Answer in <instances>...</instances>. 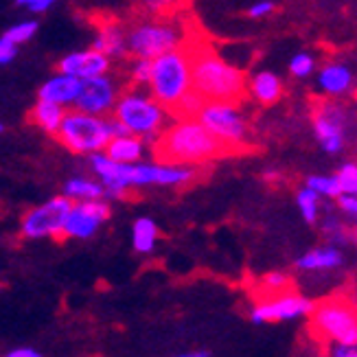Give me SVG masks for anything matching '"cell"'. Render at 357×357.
Masks as SVG:
<instances>
[{
    "label": "cell",
    "instance_id": "6da1fadb",
    "mask_svg": "<svg viewBox=\"0 0 357 357\" xmlns=\"http://www.w3.org/2000/svg\"><path fill=\"white\" fill-rule=\"evenodd\" d=\"M90 169L105 186V197H126L143 186H184L197 178L195 167L172 162H119L97 151L90 156Z\"/></svg>",
    "mask_w": 357,
    "mask_h": 357
},
{
    "label": "cell",
    "instance_id": "7a4b0ae2",
    "mask_svg": "<svg viewBox=\"0 0 357 357\" xmlns=\"http://www.w3.org/2000/svg\"><path fill=\"white\" fill-rule=\"evenodd\" d=\"M224 156H232V151L197 116L174 119L153 141V158L160 162L195 167Z\"/></svg>",
    "mask_w": 357,
    "mask_h": 357
},
{
    "label": "cell",
    "instance_id": "3957f363",
    "mask_svg": "<svg viewBox=\"0 0 357 357\" xmlns=\"http://www.w3.org/2000/svg\"><path fill=\"white\" fill-rule=\"evenodd\" d=\"M191 53L193 88L206 101H243L248 95L245 75L226 61L211 44L202 40L186 42Z\"/></svg>",
    "mask_w": 357,
    "mask_h": 357
},
{
    "label": "cell",
    "instance_id": "277c9868",
    "mask_svg": "<svg viewBox=\"0 0 357 357\" xmlns=\"http://www.w3.org/2000/svg\"><path fill=\"white\" fill-rule=\"evenodd\" d=\"M112 116L119 119L128 128V132L151 143L167 130L169 119H174L172 112L151 92L141 90V86L121 92Z\"/></svg>",
    "mask_w": 357,
    "mask_h": 357
},
{
    "label": "cell",
    "instance_id": "5b68a950",
    "mask_svg": "<svg viewBox=\"0 0 357 357\" xmlns=\"http://www.w3.org/2000/svg\"><path fill=\"white\" fill-rule=\"evenodd\" d=\"M189 90H193V70H191L189 46L169 51V53L153 59L149 92L167 107L169 112H174V107L184 99V95Z\"/></svg>",
    "mask_w": 357,
    "mask_h": 357
},
{
    "label": "cell",
    "instance_id": "8992f818",
    "mask_svg": "<svg viewBox=\"0 0 357 357\" xmlns=\"http://www.w3.org/2000/svg\"><path fill=\"white\" fill-rule=\"evenodd\" d=\"M112 136L114 134L110 119L77 110V107L66 112L64 123L57 132L59 143L68 151L79 153V156H92V153L103 151L107 143L112 141Z\"/></svg>",
    "mask_w": 357,
    "mask_h": 357
},
{
    "label": "cell",
    "instance_id": "52a82bcc",
    "mask_svg": "<svg viewBox=\"0 0 357 357\" xmlns=\"http://www.w3.org/2000/svg\"><path fill=\"white\" fill-rule=\"evenodd\" d=\"M191 38L180 22L169 20L165 15H158L153 20L136 22L128 29V46L134 57L156 59L169 51H176L184 46Z\"/></svg>",
    "mask_w": 357,
    "mask_h": 357
},
{
    "label": "cell",
    "instance_id": "ba28073f",
    "mask_svg": "<svg viewBox=\"0 0 357 357\" xmlns=\"http://www.w3.org/2000/svg\"><path fill=\"white\" fill-rule=\"evenodd\" d=\"M309 318V331L324 344H357V307L351 301L327 298Z\"/></svg>",
    "mask_w": 357,
    "mask_h": 357
},
{
    "label": "cell",
    "instance_id": "9c48e42d",
    "mask_svg": "<svg viewBox=\"0 0 357 357\" xmlns=\"http://www.w3.org/2000/svg\"><path fill=\"white\" fill-rule=\"evenodd\" d=\"M197 119L232 153L250 149V126L239 110V101H206Z\"/></svg>",
    "mask_w": 357,
    "mask_h": 357
},
{
    "label": "cell",
    "instance_id": "30bf717a",
    "mask_svg": "<svg viewBox=\"0 0 357 357\" xmlns=\"http://www.w3.org/2000/svg\"><path fill=\"white\" fill-rule=\"evenodd\" d=\"M70 208L73 199L66 195L51 197L49 202L24 213L20 222V235L24 239H59Z\"/></svg>",
    "mask_w": 357,
    "mask_h": 357
},
{
    "label": "cell",
    "instance_id": "8fae6325",
    "mask_svg": "<svg viewBox=\"0 0 357 357\" xmlns=\"http://www.w3.org/2000/svg\"><path fill=\"white\" fill-rule=\"evenodd\" d=\"M314 303L301 296L294 289L274 294V296H263L257 298L250 318L255 324H266V322H281V320H296L307 318L314 312Z\"/></svg>",
    "mask_w": 357,
    "mask_h": 357
},
{
    "label": "cell",
    "instance_id": "7c38bea8",
    "mask_svg": "<svg viewBox=\"0 0 357 357\" xmlns=\"http://www.w3.org/2000/svg\"><path fill=\"white\" fill-rule=\"evenodd\" d=\"M119 97H121L119 82L112 75L105 73V75H97V77H90V79H84L82 92H79V97H77L75 107L77 110L90 112V114L107 116L114 112Z\"/></svg>",
    "mask_w": 357,
    "mask_h": 357
},
{
    "label": "cell",
    "instance_id": "4fadbf2b",
    "mask_svg": "<svg viewBox=\"0 0 357 357\" xmlns=\"http://www.w3.org/2000/svg\"><path fill=\"white\" fill-rule=\"evenodd\" d=\"M110 217V206L105 197L101 199H86V202H73V208L66 217L64 239H90L103 222Z\"/></svg>",
    "mask_w": 357,
    "mask_h": 357
},
{
    "label": "cell",
    "instance_id": "5bb4252c",
    "mask_svg": "<svg viewBox=\"0 0 357 357\" xmlns=\"http://www.w3.org/2000/svg\"><path fill=\"white\" fill-rule=\"evenodd\" d=\"M347 112L342 105L322 101L314 112V134L327 153H340L347 138Z\"/></svg>",
    "mask_w": 357,
    "mask_h": 357
},
{
    "label": "cell",
    "instance_id": "9a60e30c",
    "mask_svg": "<svg viewBox=\"0 0 357 357\" xmlns=\"http://www.w3.org/2000/svg\"><path fill=\"white\" fill-rule=\"evenodd\" d=\"M110 68H112V59L105 53H101L99 49H95V46H90V49H84V51H73L57 61V70L79 77L82 82L90 79V77L110 73Z\"/></svg>",
    "mask_w": 357,
    "mask_h": 357
},
{
    "label": "cell",
    "instance_id": "2e32d148",
    "mask_svg": "<svg viewBox=\"0 0 357 357\" xmlns=\"http://www.w3.org/2000/svg\"><path fill=\"white\" fill-rule=\"evenodd\" d=\"M82 79L79 77H73L68 73H61L57 70L53 77H49L38 90V99H46V101H53L57 105H64V107H75L77 97L82 92Z\"/></svg>",
    "mask_w": 357,
    "mask_h": 357
},
{
    "label": "cell",
    "instance_id": "e0dca14e",
    "mask_svg": "<svg viewBox=\"0 0 357 357\" xmlns=\"http://www.w3.org/2000/svg\"><path fill=\"white\" fill-rule=\"evenodd\" d=\"M95 49H99L101 53H105L110 59L116 57H126L130 53V46H128V31L123 29L119 22H103L97 29V36L95 42H92Z\"/></svg>",
    "mask_w": 357,
    "mask_h": 357
},
{
    "label": "cell",
    "instance_id": "ac0fdd59",
    "mask_svg": "<svg viewBox=\"0 0 357 357\" xmlns=\"http://www.w3.org/2000/svg\"><path fill=\"white\" fill-rule=\"evenodd\" d=\"M318 86L329 97L347 95L353 88V70L347 64H342V61H329V64L322 66L318 75Z\"/></svg>",
    "mask_w": 357,
    "mask_h": 357
},
{
    "label": "cell",
    "instance_id": "d6986e66",
    "mask_svg": "<svg viewBox=\"0 0 357 357\" xmlns=\"http://www.w3.org/2000/svg\"><path fill=\"white\" fill-rule=\"evenodd\" d=\"M283 82L281 77L272 70H259L250 82H248V95L261 105H274L283 97Z\"/></svg>",
    "mask_w": 357,
    "mask_h": 357
},
{
    "label": "cell",
    "instance_id": "ffe728a7",
    "mask_svg": "<svg viewBox=\"0 0 357 357\" xmlns=\"http://www.w3.org/2000/svg\"><path fill=\"white\" fill-rule=\"evenodd\" d=\"M342 252L337 250L335 245H322V248H314V250L305 252L303 257L296 259V268L305 270V272H329L342 266Z\"/></svg>",
    "mask_w": 357,
    "mask_h": 357
},
{
    "label": "cell",
    "instance_id": "44dd1931",
    "mask_svg": "<svg viewBox=\"0 0 357 357\" xmlns=\"http://www.w3.org/2000/svg\"><path fill=\"white\" fill-rule=\"evenodd\" d=\"M103 151L119 162H141L145 158V138L136 134L112 136V141Z\"/></svg>",
    "mask_w": 357,
    "mask_h": 357
},
{
    "label": "cell",
    "instance_id": "7402d4cb",
    "mask_svg": "<svg viewBox=\"0 0 357 357\" xmlns=\"http://www.w3.org/2000/svg\"><path fill=\"white\" fill-rule=\"evenodd\" d=\"M66 112L68 110L64 105H57V103L46 101V99H38L33 110H31V121H33V126H38L42 132L57 136L61 123H64Z\"/></svg>",
    "mask_w": 357,
    "mask_h": 357
},
{
    "label": "cell",
    "instance_id": "603a6c76",
    "mask_svg": "<svg viewBox=\"0 0 357 357\" xmlns=\"http://www.w3.org/2000/svg\"><path fill=\"white\" fill-rule=\"evenodd\" d=\"M64 195L73 202H86V199H101L105 197V186L101 180L92 178H70L64 184Z\"/></svg>",
    "mask_w": 357,
    "mask_h": 357
},
{
    "label": "cell",
    "instance_id": "cb8c5ba5",
    "mask_svg": "<svg viewBox=\"0 0 357 357\" xmlns=\"http://www.w3.org/2000/svg\"><path fill=\"white\" fill-rule=\"evenodd\" d=\"M158 226L153 220L149 217H141V220H136L134 226H132V245L136 252L141 255H149L153 252V248L158 243Z\"/></svg>",
    "mask_w": 357,
    "mask_h": 357
},
{
    "label": "cell",
    "instance_id": "d4e9b609",
    "mask_svg": "<svg viewBox=\"0 0 357 357\" xmlns=\"http://www.w3.org/2000/svg\"><path fill=\"white\" fill-rule=\"evenodd\" d=\"M296 204L307 224H316L320 217V193H316L312 186H303L296 195Z\"/></svg>",
    "mask_w": 357,
    "mask_h": 357
},
{
    "label": "cell",
    "instance_id": "484cf974",
    "mask_svg": "<svg viewBox=\"0 0 357 357\" xmlns=\"http://www.w3.org/2000/svg\"><path fill=\"white\" fill-rule=\"evenodd\" d=\"M287 289H291L289 276H285L281 272H270V274H266L259 281V285H257V294H259V296L257 298L274 296V294H281V291H287Z\"/></svg>",
    "mask_w": 357,
    "mask_h": 357
},
{
    "label": "cell",
    "instance_id": "4316f807",
    "mask_svg": "<svg viewBox=\"0 0 357 357\" xmlns=\"http://www.w3.org/2000/svg\"><path fill=\"white\" fill-rule=\"evenodd\" d=\"M206 105V99L199 95V92L193 88V90H189L184 95V99L174 107V119H189V116H199V112H202V107Z\"/></svg>",
    "mask_w": 357,
    "mask_h": 357
},
{
    "label": "cell",
    "instance_id": "83f0119b",
    "mask_svg": "<svg viewBox=\"0 0 357 357\" xmlns=\"http://www.w3.org/2000/svg\"><path fill=\"white\" fill-rule=\"evenodd\" d=\"M307 186H312V189L316 193H320L322 197L335 199V197L342 195V186H340L337 174H333V176H312L307 180Z\"/></svg>",
    "mask_w": 357,
    "mask_h": 357
},
{
    "label": "cell",
    "instance_id": "f1b7e54d",
    "mask_svg": "<svg viewBox=\"0 0 357 357\" xmlns=\"http://www.w3.org/2000/svg\"><path fill=\"white\" fill-rule=\"evenodd\" d=\"M151 66L153 59H145V57H134L132 66H130V79L134 86H149L151 79Z\"/></svg>",
    "mask_w": 357,
    "mask_h": 357
},
{
    "label": "cell",
    "instance_id": "f546056e",
    "mask_svg": "<svg viewBox=\"0 0 357 357\" xmlns=\"http://www.w3.org/2000/svg\"><path fill=\"white\" fill-rule=\"evenodd\" d=\"M316 70V59L312 53L301 51L289 59V73L294 77H309Z\"/></svg>",
    "mask_w": 357,
    "mask_h": 357
},
{
    "label": "cell",
    "instance_id": "4dcf8cb0",
    "mask_svg": "<svg viewBox=\"0 0 357 357\" xmlns=\"http://www.w3.org/2000/svg\"><path fill=\"white\" fill-rule=\"evenodd\" d=\"M36 33H38V22L36 20H24V22H18V24H13L11 29H7L5 38H9L13 44H24Z\"/></svg>",
    "mask_w": 357,
    "mask_h": 357
},
{
    "label": "cell",
    "instance_id": "1f68e13d",
    "mask_svg": "<svg viewBox=\"0 0 357 357\" xmlns=\"http://www.w3.org/2000/svg\"><path fill=\"white\" fill-rule=\"evenodd\" d=\"M337 178H340V186H342V193L357 195V165L355 162H347L340 167Z\"/></svg>",
    "mask_w": 357,
    "mask_h": 357
},
{
    "label": "cell",
    "instance_id": "d6a6232c",
    "mask_svg": "<svg viewBox=\"0 0 357 357\" xmlns=\"http://www.w3.org/2000/svg\"><path fill=\"white\" fill-rule=\"evenodd\" d=\"M136 3L151 15H169L174 13L180 0H136Z\"/></svg>",
    "mask_w": 357,
    "mask_h": 357
},
{
    "label": "cell",
    "instance_id": "836d02e7",
    "mask_svg": "<svg viewBox=\"0 0 357 357\" xmlns=\"http://www.w3.org/2000/svg\"><path fill=\"white\" fill-rule=\"evenodd\" d=\"M322 230H324V235H327L329 239H333V241H340V243L351 241V230L344 228L342 222L335 220V217H329V220L324 222Z\"/></svg>",
    "mask_w": 357,
    "mask_h": 357
},
{
    "label": "cell",
    "instance_id": "e575fe53",
    "mask_svg": "<svg viewBox=\"0 0 357 357\" xmlns=\"http://www.w3.org/2000/svg\"><path fill=\"white\" fill-rule=\"evenodd\" d=\"M274 11V3L272 0H257V3H252L250 7H248V15L255 20H261L266 18V15H270Z\"/></svg>",
    "mask_w": 357,
    "mask_h": 357
},
{
    "label": "cell",
    "instance_id": "d590c367",
    "mask_svg": "<svg viewBox=\"0 0 357 357\" xmlns=\"http://www.w3.org/2000/svg\"><path fill=\"white\" fill-rule=\"evenodd\" d=\"M337 206L342 211L347 217L357 222V195H349V193H342L337 197Z\"/></svg>",
    "mask_w": 357,
    "mask_h": 357
},
{
    "label": "cell",
    "instance_id": "8d00e7d4",
    "mask_svg": "<svg viewBox=\"0 0 357 357\" xmlns=\"http://www.w3.org/2000/svg\"><path fill=\"white\" fill-rule=\"evenodd\" d=\"M15 5L24 7L31 13H46L55 5V0H15Z\"/></svg>",
    "mask_w": 357,
    "mask_h": 357
},
{
    "label": "cell",
    "instance_id": "74e56055",
    "mask_svg": "<svg viewBox=\"0 0 357 357\" xmlns=\"http://www.w3.org/2000/svg\"><path fill=\"white\" fill-rule=\"evenodd\" d=\"M15 53H18V44H13L9 38H0V66L9 64V61L15 57Z\"/></svg>",
    "mask_w": 357,
    "mask_h": 357
},
{
    "label": "cell",
    "instance_id": "f35d334b",
    "mask_svg": "<svg viewBox=\"0 0 357 357\" xmlns=\"http://www.w3.org/2000/svg\"><path fill=\"white\" fill-rule=\"evenodd\" d=\"M333 357H357V344H329Z\"/></svg>",
    "mask_w": 357,
    "mask_h": 357
},
{
    "label": "cell",
    "instance_id": "ab89813d",
    "mask_svg": "<svg viewBox=\"0 0 357 357\" xmlns=\"http://www.w3.org/2000/svg\"><path fill=\"white\" fill-rule=\"evenodd\" d=\"M40 353L36 349H31V347H18V349H11L7 353V357H38Z\"/></svg>",
    "mask_w": 357,
    "mask_h": 357
},
{
    "label": "cell",
    "instance_id": "60d3db41",
    "mask_svg": "<svg viewBox=\"0 0 357 357\" xmlns=\"http://www.w3.org/2000/svg\"><path fill=\"white\" fill-rule=\"evenodd\" d=\"M186 357H208V351H191V353H184Z\"/></svg>",
    "mask_w": 357,
    "mask_h": 357
},
{
    "label": "cell",
    "instance_id": "b9f144b4",
    "mask_svg": "<svg viewBox=\"0 0 357 357\" xmlns=\"http://www.w3.org/2000/svg\"><path fill=\"white\" fill-rule=\"evenodd\" d=\"M351 241H355V243H357V226H355V228H351Z\"/></svg>",
    "mask_w": 357,
    "mask_h": 357
},
{
    "label": "cell",
    "instance_id": "7bdbcfd3",
    "mask_svg": "<svg viewBox=\"0 0 357 357\" xmlns=\"http://www.w3.org/2000/svg\"><path fill=\"white\" fill-rule=\"evenodd\" d=\"M3 130H5V126H3V123H0V134H3Z\"/></svg>",
    "mask_w": 357,
    "mask_h": 357
}]
</instances>
